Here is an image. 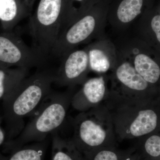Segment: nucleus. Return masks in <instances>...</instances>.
I'll list each match as a JSON object with an SVG mask.
<instances>
[{
    "instance_id": "obj_1",
    "label": "nucleus",
    "mask_w": 160,
    "mask_h": 160,
    "mask_svg": "<svg viewBox=\"0 0 160 160\" xmlns=\"http://www.w3.org/2000/svg\"><path fill=\"white\" fill-rule=\"evenodd\" d=\"M55 72L52 69L39 68L25 78L3 100L6 142L17 137L26 125L25 118L33 113L52 91Z\"/></svg>"
},
{
    "instance_id": "obj_2",
    "label": "nucleus",
    "mask_w": 160,
    "mask_h": 160,
    "mask_svg": "<svg viewBox=\"0 0 160 160\" xmlns=\"http://www.w3.org/2000/svg\"><path fill=\"white\" fill-rule=\"evenodd\" d=\"M117 142L135 140L160 130V98L128 101L107 98Z\"/></svg>"
},
{
    "instance_id": "obj_3",
    "label": "nucleus",
    "mask_w": 160,
    "mask_h": 160,
    "mask_svg": "<svg viewBox=\"0 0 160 160\" xmlns=\"http://www.w3.org/2000/svg\"><path fill=\"white\" fill-rule=\"evenodd\" d=\"M75 88L64 92L52 91L35 110L37 114L17 137L4 143L9 152L27 144L45 141L49 134L58 131L66 120Z\"/></svg>"
},
{
    "instance_id": "obj_4",
    "label": "nucleus",
    "mask_w": 160,
    "mask_h": 160,
    "mask_svg": "<svg viewBox=\"0 0 160 160\" xmlns=\"http://www.w3.org/2000/svg\"><path fill=\"white\" fill-rule=\"evenodd\" d=\"M72 122L70 139L81 154L117 146L112 118L105 103L80 112Z\"/></svg>"
},
{
    "instance_id": "obj_5",
    "label": "nucleus",
    "mask_w": 160,
    "mask_h": 160,
    "mask_svg": "<svg viewBox=\"0 0 160 160\" xmlns=\"http://www.w3.org/2000/svg\"><path fill=\"white\" fill-rule=\"evenodd\" d=\"M68 22L67 0H40L28 24L32 47L47 59Z\"/></svg>"
},
{
    "instance_id": "obj_6",
    "label": "nucleus",
    "mask_w": 160,
    "mask_h": 160,
    "mask_svg": "<svg viewBox=\"0 0 160 160\" xmlns=\"http://www.w3.org/2000/svg\"><path fill=\"white\" fill-rule=\"evenodd\" d=\"M89 6L78 10L52 49L50 55L61 59L80 45L88 44L106 35L107 12Z\"/></svg>"
},
{
    "instance_id": "obj_7",
    "label": "nucleus",
    "mask_w": 160,
    "mask_h": 160,
    "mask_svg": "<svg viewBox=\"0 0 160 160\" xmlns=\"http://www.w3.org/2000/svg\"><path fill=\"white\" fill-rule=\"evenodd\" d=\"M118 54L117 63L108 75L110 83L108 98L128 101L160 99V87L146 82L129 61Z\"/></svg>"
},
{
    "instance_id": "obj_8",
    "label": "nucleus",
    "mask_w": 160,
    "mask_h": 160,
    "mask_svg": "<svg viewBox=\"0 0 160 160\" xmlns=\"http://www.w3.org/2000/svg\"><path fill=\"white\" fill-rule=\"evenodd\" d=\"M115 42L118 53L131 63L146 82L160 87V53L134 36Z\"/></svg>"
},
{
    "instance_id": "obj_9",
    "label": "nucleus",
    "mask_w": 160,
    "mask_h": 160,
    "mask_svg": "<svg viewBox=\"0 0 160 160\" xmlns=\"http://www.w3.org/2000/svg\"><path fill=\"white\" fill-rule=\"evenodd\" d=\"M47 59L33 47H29L20 36L9 32L0 35V66L25 68H42Z\"/></svg>"
},
{
    "instance_id": "obj_10",
    "label": "nucleus",
    "mask_w": 160,
    "mask_h": 160,
    "mask_svg": "<svg viewBox=\"0 0 160 160\" xmlns=\"http://www.w3.org/2000/svg\"><path fill=\"white\" fill-rule=\"evenodd\" d=\"M61 60L59 67L55 72L53 84L58 87L75 88L88 78L91 70L86 48L71 50Z\"/></svg>"
},
{
    "instance_id": "obj_11",
    "label": "nucleus",
    "mask_w": 160,
    "mask_h": 160,
    "mask_svg": "<svg viewBox=\"0 0 160 160\" xmlns=\"http://www.w3.org/2000/svg\"><path fill=\"white\" fill-rule=\"evenodd\" d=\"M108 75L87 78L75 91L71 99V106L80 112L104 104L109 93Z\"/></svg>"
},
{
    "instance_id": "obj_12",
    "label": "nucleus",
    "mask_w": 160,
    "mask_h": 160,
    "mask_svg": "<svg viewBox=\"0 0 160 160\" xmlns=\"http://www.w3.org/2000/svg\"><path fill=\"white\" fill-rule=\"evenodd\" d=\"M90 70L100 74L111 71L117 63L118 51L114 43L105 35L87 44Z\"/></svg>"
},
{
    "instance_id": "obj_13",
    "label": "nucleus",
    "mask_w": 160,
    "mask_h": 160,
    "mask_svg": "<svg viewBox=\"0 0 160 160\" xmlns=\"http://www.w3.org/2000/svg\"><path fill=\"white\" fill-rule=\"evenodd\" d=\"M146 0H121L113 11L107 14V22L115 32L125 34L146 11Z\"/></svg>"
},
{
    "instance_id": "obj_14",
    "label": "nucleus",
    "mask_w": 160,
    "mask_h": 160,
    "mask_svg": "<svg viewBox=\"0 0 160 160\" xmlns=\"http://www.w3.org/2000/svg\"><path fill=\"white\" fill-rule=\"evenodd\" d=\"M146 11L133 23V36L160 53V13Z\"/></svg>"
},
{
    "instance_id": "obj_15",
    "label": "nucleus",
    "mask_w": 160,
    "mask_h": 160,
    "mask_svg": "<svg viewBox=\"0 0 160 160\" xmlns=\"http://www.w3.org/2000/svg\"><path fill=\"white\" fill-rule=\"evenodd\" d=\"M29 15L23 0H0V20L7 30H11Z\"/></svg>"
},
{
    "instance_id": "obj_16",
    "label": "nucleus",
    "mask_w": 160,
    "mask_h": 160,
    "mask_svg": "<svg viewBox=\"0 0 160 160\" xmlns=\"http://www.w3.org/2000/svg\"><path fill=\"white\" fill-rule=\"evenodd\" d=\"M138 160H160V130L134 140Z\"/></svg>"
},
{
    "instance_id": "obj_17",
    "label": "nucleus",
    "mask_w": 160,
    "mask_h": 160,
    "mask_svg": "<svg viewBox=\"0 0 160 160\" xmlns=\"http://www.w3.org/2000/svg\"><path fill=\"white\" fill-rule=\"evenodd\" d=\"M51 160H82V156L70 138L62 137L56 131L52 133Z\"/></svg>"
},
{
    "instance_id": "obj_18",
    "label": "nucleus",
    "mask_w": 160,
    "mask_h": 160,
    "mask_svg": "<svg viewBox=\"0 0 160 160\" xmlns=\"http://www.w3.org/2000/svg\"><path fill=\"white\" fill-rule=\"evenodd\" d=\"M29 69L0 66V100H4L27 76Z\"/></svg>"
},
{
    "instance_id": "obj_19",
    "label": "nucleus",
    "mask_w": 160,
    "mask_h": 160,
    "mask_svg": "<svg viewBox=\"0 0 160 160\" xmlns=\"http://www.w3.org/2000/svg\"><path fill=\"white\" fill-rule=\"evenodd\" d=\"M48 144L47 139L27 144L9 152L8 156L0 154V160H44Z\"/></svg>"
},
{
    "instance_id": "obj_20",
    "label": "nucleus",
    "mask_w": 160,
    "mask_h": 160,
    "mask_svg": "<svg viewBox=\"0 0 160 160\" xmlns=\"http://www.w3.org/2000/svg\"><path fill=\"white\" fill-rule=\"evenodd\" d=\"M129 150H120L117 146L105 147L82 155V160H123Z\"/></svg>"
},
{
    "instance_id": "obj_21",
    "label": "nucleus",
    "mask_w": 160,
    "mask_h": 160,
    "mask_svg": "<svg viewBox=\"0 0 160 160\" xmlns=\"http://www.w3.org/2000/svg\"><path fill=\"white\" fill-rule=\"evenodd\" d=\"M86 0H67V6H68V13H69V19L70 20L71 17L72 8V4L74 2H79L81 3V6L80 8L78 9L76 11L79 9H82L85 6V2Z\"/></svg>"
},
{
    "instance_id": "obj_22",
    "label": "nucleus",
    "mask_w": 160,
    "mask_h": 160,
    "mask_svg": "<svg viewBox=\"0 0 160 160\" xmlns=\"http://www.w3.org/2000/svg\"><path fill=\"white\" fill-rule=\"evenodd\" d=\"M123 160H138V155L136 153L133 147L130 148L129 153L127 154Z\"/></svg>"
},
{
    "instance_id": "obj_23",
    "label": "nucleus",
    "mask_w": 160,
    "mask_h": 160,
    "mask_svg": "<svg viewBox=\"0 0 160 160\" xmlns=\"http://www.w3.org/2000/svg\"><path fill=\"white\" fill-rule=\"evenodd\" d=\"M1 121L0 119V146L6 142V131H4L1 125Z\"/></svg>"
},
{
    "instance_id": "obj_24",
    "label": "nucleus",
    "mask_w": 160,
    "mask_h": 160,
    "mask_svg": "<svg viewBox=\"0 0 160 160\" xmlns=\"http://www.w3.org/2000/svg\"><path fill=\"white\" fill-rule=\"evenodd\" d=\"M23 1L26 5L29 12L31 13L32 8H33V5H34L35 0H23Z\"/></svg>"
}]
</instances>
